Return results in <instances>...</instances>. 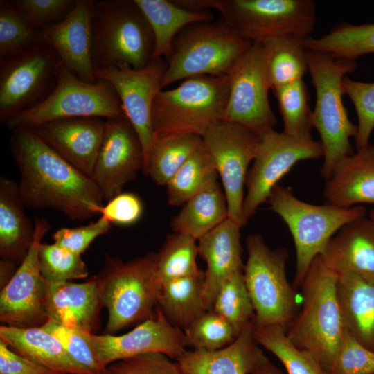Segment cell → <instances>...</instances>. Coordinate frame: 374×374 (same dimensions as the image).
<instances>
[{"label": "cell", "mask_w": 374, "mask_h": 374, "mask_svg": "<svg viewBox=\"0 0 374 374\" xmlns=\"http://www.w3.org/2000/svg\"><path fill=\"white\" fill-rule=\"evenodd\" d=\"M304 39L283 37L261 44L272 91L302 80L308 71V50L303 44Z\"/></svg>", "instance_id": "836d02e7"}, {"label": "cell", "mask_w": 374, "mask_h": 374, "mask_svg": "<svg viewBox=\"0 0 374 374\" xmlns=\"http://www.w3.org/2000/svg\"><path fill=\"white\" fill-rule=\"evenodd\" d=\"M229 92L226 75L185 79L175 88L161 90L151 113L154 136H202L215 123L224 120Z\"/></svg>", "instance_id": "8992f818"}, {"label": "cell", "mask_w": 374, "mask_h": 374, "mask_svg": "<svg viewBox=\"0 0 374 374\" xmlns=\"http://www.w3.org/2000/svg\"><path fill=\"white\" fill-rule=\"evenodd\" d=\"M204 271L170 281L161 286L157 307L173 326L186 330L207 310L202 292Z\"/></svg>", "instance_id": "1f68e13d"}, {"label": "cell", "mask_w": 374, "mask_h": 374, "mask_svg": "<svg viewBox=\"0 0 374 374\" xmlns=\"http://www.w3.org/2000/svg\"><path fill=\"white\" fill-rule=\"evenodd\" d=\"M87 336L104 368L115 362L148 353H163L177 360L188 347L184 331L170 324L157 306L154 315L127 333L87 332Z\"/></svg>", "instance_id": "ac0fdd59"}, {"label": "cell", "mask_w": 374, "mask_h": 374, "mask_svg": "<svg viewBox=\"0 0 374 374\" xmlns=\"http://www.w3.org/2000/svg\"><path fill=\"white\" fill-rule=\"evenodd\" d=\"M248 257L244 277L256 326L285 327L295 310V294L285 275V249L272 250L259 234L246 239Z\"/></svg>", "instance_id": "8fae6325"}, {"label": "cell", "mask_w": 374, "mask_h": 374, "mask_svg": "<svg viewBox=\"0 0 374 374\" xmlns=\"http://www.w3.org/2000/svg\"><path fill=\"white\" fill-rule=\"evenodd\" d=\"M91 32L95 71L119 64L141 69L152 60V31L134 0L94 1Z\"/></svg>", "instance_id": "5b68a950"}, {"label": "cell", "mask_w": 374, "mask_h": 374, "mask_svg": "<svg viewBox=\"0 0 374 374\" xmlns=\"http://www.w3.org/2000/svg\"><path fill=\"white\" fill-rule=\"evenodd\" d=\"M242 226L227 218L198 240V253L206 263L202 301L206 310L212 308L223 283L235 272L243 271L240 244Z\"/></svg>", "instance_id": "7402d4cb"}, {"label": "cell", "mask_w": 374, "mask_h": 374, "mask_svg": "<svg viewBox=\"0 0 374 374\" xmlns=\"http://www.w3.org/2000/svg\"><path fill=\"white\" fill-rule=\"evenodd\" d=\"M253 335L258 344L278 357L288 374H329L316 356L289 339L283 327L254 324Z\"/></svg>", "instance_id": "d590c367"}, {"label": "cell", "mask_w": 374, "mask_h": 374, "mask_svg": "<svg viewBox=\"0 0 374 374\" xmlns=\"http://www.w3.org/2000/svg\"><path fill=\"white\" fill-rule=\"evenodd\" d=\"M202 145V136L196 134L154 136L143 171L157 185L166 186Z\"/></svg>", "instance_id": "d6a6232c"}, {"label": "cell", "mask_w": 374, "mask_h": 374, "mask_svg": "<svg viewBox=\"0 0 374 374\" xmlns=\"http://www.w3.org/2000/svg\"><path fill=\"white\" fill-rule=\"evenodd\" d=\"M344 93L351 100L357 116V150L369 144L374 129V82L353 80L348 76L342 82Z\"/></svg>", "instance_id": "f6af8a7d"}, {"label": "cell", "mask_w": 374, "mask_h": 374, "mask_svg": "<svg viewBox=\"0 0 374 374\" xmlns=\"http://www.w3.org/2000/svg\"><path fill=\"white\" fill-rule=\"evenodd\" d=\"M368 217L374 221V209L370 211Z\"/></svg>", "instance_id": "db71d44e"}, {"label": "cell", "mask_w": 374, "mask_h": 374, "mask_svg": "<svg viewBox=\"0 0 374 374\" xmlns=\"http://www.w3.org/2000/svg\"><path fill=\"white\" fill-rule=\"evenodd\" d=\"M46 287L48 320L91 333L99 328V315L103 306L95 276L80 283L46 282Z\"/></svg>", "instance_id": "603a6c76"}, {"label": "cell", "mask_w": 374, "mask_h": 374, "mask_svg": "<svg viewBox=\"0 0 374 374\" xmlns=\"http://www.w3.org/2000/svg\"><path fill=\"white\" fill-rule=\"evenodd\" d=\"M303 44L307 50L355 61L362 55L374 53V24H338L321 37L305 39Z\"/></svg>", "instance_id": "e575fe53"}, {"label": "cell", "mask_w": 374, "mask_h": 374, "mask_svg": "<svg viewBox=\"0 0 374 374\" xmlns=\"http://www.w3.org/2000/svg\"><path fill=\"white\" fill-rule=\"evenodd\" d=\"M39 260L40 271L46 282L71 281L88 276L87 265L80 255L73 253L55 243H41Z\"/></svg>", "instance_id": "7bdbcfd3"}, {"label": "cell", "mask_w": 374, "mask_h": 374, "mask_svg": "<svg viewBox=\"0 0 374 374\" xmlns=\"http://www.w3.org/2000/svg\"><path fill=\"white\" fill-rule=\"evenodd\" d=\"M61 374H69V373H61Z\"/></svg>", "instance_id": "11a10c76"}, {"label": "cell", "mask_w": 374, "mask_h": 374, "mask_svg": "<svg viewBox=\"0 0 374 374\" xmlns=\"http://www.w3.org/2000/svg\"><path fill=\"white\" fill-rule=\"evenodd\" d=\"M9 145L20 173L17 188L25 208L53 209L73 221H85L100 213L104 200L92 179L32 130L15 128Z\"/></svg>", "instance_id": "6da1fadb"}, {"label": "cell", "mask_w": 374, "mask_h": 374, "mask_svg": "<svg viewBox=\"0 0 374 374\" xmlns=\"http://www.w3.org/2000/svg\"><path fill=\"white\" fill-rule=\"evenodd\" d=\"M320 256L337 275L351 274L374 283V221L364 216L347 223Z\"/></svg>", "instance_id": "cb8c5ba5"}, {"label": "cell", "mask_w": 374, "mask_h": 374, "mask_svg": "<svg viewBox=\"0 0 374 374\" xmlns=\"http://www.w3.org/2000/svg\"><path fill=\"white\" fill-rule=\"evenodd\" d=\"M157 262L154 251L126 262L106 256L103 269L95 276L108 312L105 334L115 335L154 314L161 289Z\"/></svg>", "instance_id": "3957f363"}, {"label": "cell", "mask_w": 374, "mask_h": 374, "mask_svg": "<svg viewBox=\"0 0 374 374\" xmlns=\"http://www.w3.org/2000/svg\"><path fill=\"white\" fill-rule=\"evenodd\" d=\"M17 182L0 177V256L1 260L20 265L35 238V224L26 215Z\"/></svg>", "instance_id": "4316f807"}, {"label": "cell", "mask_w": 374, "mask_h": 374, "mask_svg": "<svg viewBox=\"0 0 374 374\" xmlns=\"http://www.w3.org/2000/svg\"><path fill=\"white\" fill-rule=\"evenodd\" d=\"M105 127L103 118H73L29 128L60 156L91 178Z\"/></svg>", "instance_id": "44dd1931"}, {"label": "cell", "mask_w": 374, "mask_h": 374, "mask_svg": "<svg viewBox=\"0 0 374 374\" xmlns=\"http://www.w3.org/2000/svg\"><path fill=\"white\" fill-rule=\"evenodd\" d=\"M267 202L285 222L294 239L296 284L303 283L314 260L324 252L337 231L366 214L363 206L346 208L309 204L296 198L290 188L279 185L274 188Z\"/></svg>", "instance_id": "ba28073f"}, {"label": "cell", "mask_w": 374, "mask_h": 374, "mask_svg": "<svg viewBox=\"0 0 374 374\" xmlns=\"http://www.w3.org/2000/svg\"><path fill=\"white\" fill-rule=\"evenodd\" d=\"M76 0H11L26 23L34 30L63 19L73 9Z\"/></svg>", "instance_id": "7dc6e473"}, {"label": "cell", "mask_w": 374, "mask_h": 374, "mask_svg": "<svg viewBox=\"0 0 374 374\" xmlns=\"http://www.w3.org/2000/svg\"><path fill=\"white\" fill-rule=\"evenodd\" d=\"M229 92L224 120L239 123L258 136L277 122L269 101L271 86L261 44H252L227 73Z\"/></svg>", "instance_id": "9a60e30c"}, {"label": "cell", "mask_w": 374, "mask_h": 374, "mask_svg": "<svg viewBox=\"0 0 374 374\" xmlns=\"http://www.w3.org/2000/svg\"><path fill=\"white\" fill-rule=\"evenodd\" d=\"M251 44L222 19L190 24L172 42L161 89L195 76L226 75Z\"/></svg>", "instance_id": "52a82bcc"}, {"label": "cell", "mask_w": 374, "mask_h": 374, "mask_svg": "<svg viewBox=\"0 0 374 374\" xmlns=\"http://www.w3.org/2000/svg\"><path fill=\"white\" fill-rule=\"evenodd\" d=\"M62 62L42 42L19 55L0 59V122L44 101L55 89Z\"/></svg>", "instance_id": "7c38bea8"}, {"label": "cell", "mask_w": 374, "mask_h": 374, "mask_svg": "<svg viewBox=\"0 0 374 374\" xmlns=\"http://www.w3.org/2000/svg\"><path fill=\"white\" fill-rule=\"evenodd\" d=\"M35 238L27 255L0 294V320L20 328L41 327L47 321L46 282L39 266V249L50 229L44 217L34 220Z\"/></svg>", "instance_id": "2e32d148"}, {"label": "cell", "mask_w": 374, "mask_h": 374, "mask_svg": "<svg viewBox=\"0 0 374 374\" xmlns=\"http://www.w3.org/2000/svg\"><path fill=\"white\" fill-rule=\"evenodd\" d=\"M197 241L177 233L167 237L157 253V275L161 286L176 279L195 276L202 271L197 264Z\"/></svg>", "instance_id": "74e56055"}, {"label": "cell", "mask_w": 374, "mask_h": 374, "mask_svg": "<svg viewBox=\"0 0 374 374\" xmlns=\"http://www.w3.org/2000/svg\"><path fill=\"white\" fill-rule=\"evenodd\" d=\"M166 68V60L159 58L141 69L119 64L95 71L96 79L109 82L116 90L125 116L141 141L143 167L154 139L151 123L153 101L162 90L161 84Z\"/></svg>", "instance_id": "e0dca14e"}, {"label": "cell", "mask_w": 374, "mask_h": 374, "mask_svg": "<svg viewBox=\"0 0 374 374\" xmlns=\"http://www.w3.org/2000/svg\"><path fill=\"white\" fill-rule=\"evenodd\" d=\"M0 374H61L53 371L11 349L0 340Z\"/></svg>", "instance_id": "816d5d0a"}, {"label": "cell", "mask_w": 374, "mask_h": 374, "mask_svg": "<svg viewBox=\"0 0 374 374\" xmlns=\"http://www.w3.org/2000/svg\"><path fill=\"white\" fill-rule=\"evenodd\" d=\"M323 194L327 204L340 207L374 204V144L345 158L326 181Z\"/></svg>", "instance_id": "484cf974"}, {"label": "cell", "mask_w": 374, "mask_h": 374, "mask_svg": "<svg viewBox=\"0 0 374 374\" xmlns=\"http://www.w3.org/2000/svg\"><path fill=\"white\" fill-rule=\"evenodd\" d=\"M253 165L248 172L242 206V226L268 198L280 179L299 161L323 156L320 141L296 138L275 130L259 136Z\"/></svg>", "instance_id": "4fadbf2b"}, {"label": "cell", "mask_w": 374, "mask_h": 374, "mask_svg": "<svg viewBox=\"0 0 374 374\" xmlns=\"http://www.w3.org/2000/svg\"><path fill=\"white\" fill-rule=\"evenodd\" d=\"M303 305L287 335L328 371L348 330L338 296V275L318 256L303 281Z\"/></svg>", "instance_id": "277c9868"}, {"label": "cell", "mask_w": 374, "mask_h": 374, "mask_svg": "<svg viewBox=\"0 0 374 374\" xmlns=\"http://www.w3.org/2000/svg\"><path fill=\"white\" fill-rule=\"evenodd\" d=\"M0 340L20 355L53 371L89 374L67 354L60 341L42 327H0Z\"/></svg>", "instance_id": "83f0119b"}, {"label": "cell", "mask_w": 374, "mask_h": 374, "mask_svg": "<svg viewBox=\"0 0 374 374\" xmlns=\"http://www.w3.org/2000/svg\"><path fill=\"white\" fill-rule=\"evenodd\" d=\"M61 343L69 357L89 374H103L104 368L87 338V332L48 320L42 326Z\"/></svg>", "instance_id": "ee69618b"}, {"label": "cell", "mask_w": 374, "mask_h": 374, "mask_svg": "<svg viewBox=\"0 0 374 374\" xmlns=\"http://www.w3.org/2000/svg\"><path fill=\"white\" fill-rule=\"evenodd\" d=\"M307 58L316 94L312 125L320 136L324 158L321 175L327 181L341 162L354 153L350 139L356 137L357 126L350 121L344 107L342 82L357 64L311 50H308Z\"/></svg>", "instance_id": "7a4b0ae2"}, {"label": "cell", "mask_w": 374, "mask_h": 374, "mask_svg": "<svg viewBox=\"0 0 374 374\" xmlns=\"http://www.w3.org/2000/svg\"><path fill=\"white\" fill-rule=\"evenodd\" d=\"M168 355L148 353L115 362L103 374H187Z\"/></svg>", "instance_id": "c3c4849f"}, {"label": "cell", "mask_w": 374, "mask_h": 374, "mask_svg": "<svg viewBox=\"0 0 374 374\" xmlns=\"http://www.w3.org/2000/svg\"><path fill=\"white\" fill-rule=\"evenodd\" d=\"M211 9L238 36L252 44L310 37L317 20L312 0H211Z\"/></svg>", "instance_id": "9c48e42d"}, {"label": "cell", "mask_w": 374, "mask_h": 374, "mask_svg": "<svg viewBox=\"0 0 374 374\" xmlns=\"http://www.w3.org/2000/svg\"><path fill=\"white\" fill-rule=\"evenodd\" d=\"M328 373L374 374V350L366 347L348 330Z\"/></svg>", "instance_id": "bcb514c9"}, {"label": "cell", "mask_w": 374, "mask_h": 374, "mask_svg": "<svg viewBox=\"0 0 374 374\" xmlns=\"http://www.w3.org/2000/svg\"><path fill=\"white\" fill-rule=\"evenodd\" d=\"M42 43L38 32L23 19L9 1H0V59L24 53Z\"/></svg>", "instance_id": "60d3db41"}, {"label": "cell", "mask_w": 374, "mask_h": 374, "mask_svg": "<svg viewBox=\"0 0 374 374\" xmlns=\"http://www.w3.org/2000/svg\"><path fill=\"white\" fill-rule=\"evenodd\" d=\"M170 222L174 233L196 240L229 218L226 199L217 180L213 181L188 199Z\"/></svg>", "instance_id": "4dcf8cb0"}, {"label": "cell", "mask_w": 374, "mask_h": 374, "mask_svg": "<svg viewBox=\"0 0 374 374\" xmlns=\"http://www.w3.org/2000/svg\"><path fill=\"white\" fill-rule=\"evenodd\" d=\"M111 223L103 217L84 226L61 228L53 235L54 243L77 255H82L98 237L107 233Z\"/></svg>", "instance_id": "681fc988"}, {"label": "cell", "mask_w": 374, "mask_h": 374, "mask_svg": "<svg viewBox=\"0 0 374 374\" xmlns=\"http://www.w3.org/2000/svg\"><path fill=\"white\" fill-rule=\"evenodd\" d=\"M254 321L222 348L186 350L176 361L187 374H251L268 360L253 335Z\"/></svg>", "instance_id": "d4e9b609"}, {"label": "cell", "mask_w": 374, "mask_h": 374, "mask_svg": "<svg viewBox=\"0 0 374 374\" xmlns=\"http://www.w3.org/2000/svg\"><path fill=\"white\" fill-rule=\"evenodd\" d=\"M143 211V203L137 195L121 193L109 199L100 214L111 224L127 226L136 222Z\"/></svg>", "instance_id": "f907efd6"}, {"label": "cell", "mask_w": 374, "mask_h": 374, "mask_svg": "<svg viewBox=\"0 0 374 374\" xmlns=\"http://www.w3.org/2000/svg\"><path fill=\"white\" fill-rule=\"evenodd\" d=\"M94 0H76L62 20L39 30L42 42L51 46L63 65L80 80H97L92 59L91 16Z\"/></svg>", "instance_id": "ffe728a7"}, {"label": "cell", "mask_w": 374, "mask_h": 374, "mask_svg": "<svg viewBox=\"0 0 374 374\" xmlns=\"http://www.w3.org/2000/svg\"><path fill=\"white\" fill-rule=\"evenodd\" d=\"M217 178L218 174L213 163L202 145L166 185L168 204L175 206L184 204Z\"/></svg>", "instance_id": "8d00e7d4"}, {"label": "cell", "mask_w": 374, "mask_h": 374, "mask_svg": "<svg viewBox=\"0 0 374 374\" xmlns=\"http://www.w3.org/2000/svg\"><path fill=\"white\" fill-rule=\"evenodd\" d=\"M184 332L188 347L206 351L226 347L240 335L226 319L211 310L197 318Z\"/></svg>", "instance_id": "b9f144b4"}, {"label": "cell", "mask_w": 374, "mask_h": 374, "mask_svg": "<svg viewBox=\"0 0 374 374\" xmlns=\"http://www.w3.org/2000/svg\"><path fill=\"white\" fill-rule=\"evenodd\" d=\"M251 374H281V373L268 359Z\"/></svg>", "instance_id": "f5cc1de1"}, {"label": "cell", "mask_w": 374, "mask_h": 374, "mask_svg": "<svg viewBox=\"0 0 374 374\" xmlns=\"http://www.w3.org/2000/svg\"><path fill=\"white\" fill-rule=\"evenodd\" d=\"M202 139L220 177L229 218L242 227L244 187L248 167L256 155L259 136L239 123L222 120L210 126Z\"/></svg>", "instance_id": "5bb4252c"}, {"label": "cell", "mask_w": 374, "mask_h": 374, "mask_svg": "<svg viewBox=\"0 0 374 374\" xmlns=\"http://www.w3.org/2000/svg\"><path fill=\"white\" fill-rule=\"evenodd\" d=\"M143 151L127 118L106 120L105 132L91 179L104 201L122 193L143 170Z\"/></svg>", "instance_id": "d6986e66"}, {"label": "cell", "mask_w": 374, "mask_h": 374, "mask_svg": "<svg viewBox=\"0 0 374 374\" xmlns=\"http://www.w3.org/2000/svg\"><path fill=\"white\" fill-rule=\"evenodd\" d=\"M337 291L348 330L374 350V283L344 274L338 275Z\"/></svg>", "instance_id": "f546056e"}, {"label": "cell", "mask_w": 374, "mask_h": 374, "mask_svg": "<svg viewBox=\"0 0 374 374\" xmlns=\"http://www.w3.org/2000/svg\"><path fill=\"white\" fill-rule=\"evenodd\" d=\"M211 310L226 319L239 334L254 321V309L243 271L235 272L226 279L218 291Z\"/></svg>", "instance_id": "ab89813d"}, {"label": "cell", "mask_w": 374, "mask_h": 374, "mask_svg": "<svg viewBox=\"0 0 374 374\" xmlns=\"http://www.w3.org/2000/svg\"><path fill=\"white\" fill-rule=\"evenodd\" d=\"M73 118H100L105 120L126 118L120 98L107 81L95 83L80 80L64 65L56 86L41 103L21 112L6 123L8 130L34 127L46 122Z\"/></svg>", "instance_id": "30bf717a"}, {"label": "cell", "mask_w": 374, "mask_h": 374, "mask_svg": "<svg viewBox=\"0 0 374 374\" xmlns=\"http://www.w3.org/2000/svg\"><path fill=\"white\" fill-rule=\"evenodd\" d=\"M146 18L154 37L153 60L166 59L172 42L186 26L213 21L210 10L190 11L177 5L174 0H134Z\"/></svg>", "instance_id": "f1b7e54d"}, {"label": "cell", "mask_w": 374, "mask_h": 374, "mask_svg": "<svg viewBox=\"0 0 374 374\" xmlns=\"http://www.w3.org/2000/svg\"><path fill=\"white\" fill-rule=\"evenodd\" d=\"M283 121V132L296 138H312V110L308 105V94L303 80L275 89Z\"/></svg>", "instance_id": "f35d334b"}]
</instances>
